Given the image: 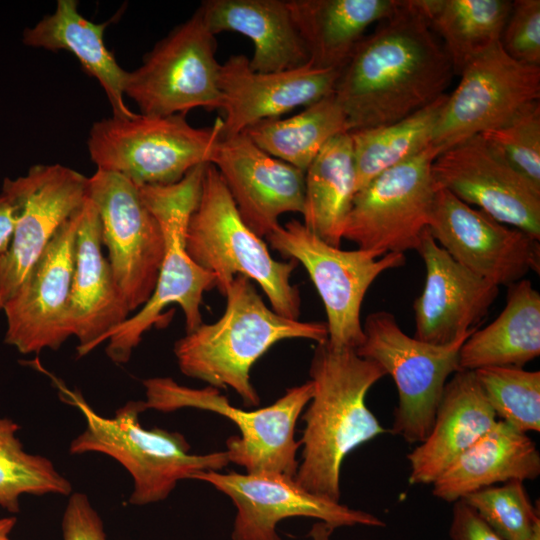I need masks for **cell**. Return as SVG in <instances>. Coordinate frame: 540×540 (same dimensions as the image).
I'll return each instance as SVG.
<instances>
[{
	"label": "cell",
	"mask_w": 540,
	"mask_h": 540,
	"mask_svg": "<svg viewBox=\"0 0 540 540\" xmlns=\"http://www.w3.org/2000/svg\"><path fill=\"white\" fill-rule=\"evenodd\" d=\"M88 197L99 213L115 282L129 311L141 309L155 290L164 256L159 221L138 186L118 173L97 169L89 177Z\"/></svg>",
	"instance_id": "4fadbf2b"
},
{
	"label": "cell",
	"mask_w": 540,
	"mask_h": 540,
	"mask_svg": "<svg viewBox=\"0 0 540 540\" xmlns=\"http://www.w3.org/2000/svg\"><path fill=\"white\" fill-rule=\"evenodd\" d=\"M355 191L349 132L332 138L305 171L303 224L326 243L340 247Z\"/></svg>",
	"instance_id": "f546056e"
},
{
	"label": "cell",
	"mask_w": 540,
	"mask_h": 540,
	"mask_svg": "<svg viewBox=\"0 0 540 540\" xmlns=\"http://www.w3.org/2000/svg\"><path fill=\"white\" fill-rule=\"evenodd\" d=\"M333 531L334 529L331 526L324 522L317 521L312 525L308 536L311 540H332L331 536Z\"/></svg>",
	"instance_id": "b9f144b4"
},
{
	"label": "cell",
	"mask_w": 540,
	"mask_h": 540,
	"mask_svg": "<svg viewBox=\"0 0 540 540\" xmlns=\"http://www.w3.org/2000/svg\"><path fill=\"white\" fill-rule=\"evenodd\" d=\"M282 256L301 263L325 308L330 345L357 349L364 340L361 306L371 284L385 271L401 267L403 253L376 258L369 252L342 250L298 220L279 225L265 237Z\"/></svg>",
	"instance_id": "8fae6325"
},
{
	"label": "cell",
	"mask_w": 540,
	"mask_h": 540,
	"mask_svg": "<svg viewBox=\"0 0 540 540\" xmlns=\"http://www.w3.org/2000/svg\"><path fill=\"white\" fill-rule=\"evenodd\" d=\"M98 210L88 197L77 231L75 266L68 304V325L78 339V356H85L129 317L108 259L102 251Z\"/></svg>",
	"instance_id": "603a6c76"
},
{
	"label": "cell",
	"mask_w": 540,
	"mask_h": 540,
	"mask_svg": "<svg viewBox=\"0 0 540 540\" xmlns=\"http://www.w3.org/2000/svg\"><path fill=\"white\" fill-rule=\"evenodd\" d=\"M400 0H287L295 26L318 68L341 70L373 23L389 17Z\"/></svg>",
	"instance_id": "4316f807"
},
{
	"label": "cell",
	"mask_w": 540,
	"mask_h": 540,
	"mask_svg": "<svg viewBox=\"0 0 540 540\" xmlns=\"http://www.w3.org/2000/svg\"><path fill=\"white\" fill-rule=\"evenodd\" d=\"M440 153L430 144L356 192L343 239L376 258L417 250L430 222L438 188L431 166Z\"/></svg>",
	"instance_id": "7c38bea8"
},
{
	"label": "cell",
	"mask_w": 540,
	"mask_h": 540,
	"mask_svg": "<svg viewBox=\"0 0 540 540\" xmlns=\"http://www.w3.org/2000/svg\"><path fill=\"white\" fill-rule=\"evenodd\" d=\"M20 426L0 418V507L11 513L20 511L22 495L69 496L70 481L45 456L24 451L16 433Z\"/></svg>",
	"instance_id": "836d02e7"
},
{
	"label": "cell",
	"mask_w": 540,
	"mask_h": 540,
	"mask_svg": "<svg viewBox=\"0 0 540 540\" xmlns=\"http://www.w3.org/2000/svg\"><path fill=\"white\" fill-rule=\"evenodd\" d=\"M218 118L206 128L192 126L184 114H134L95 122L87 140L97 169L118 173L136 186L170 185L212 161L222 137Z\"/></svg>",
	"instance_id": "ba28073f"
},
{
	"label": "cell",
	"mask_w": 540,
	"mask_h": 540,
	"mask_svg": "<svg viewBox=\"0 0 540 540\" xmlns=\"http://www.w3.org/2000/svg\"><path fill=\"white\" fill-rule=\"evenodd\" d=\"M417 251L425 265L426 279L413 305V337L445 345L472 334L495 302L499 287L456 262L428 229Z\"/></svg>",
	"instance_id": "44dd1931"
},
{
	"label": "cell",
	"mask_w": 540,
	"mask_h": 540,
	"mask_svg": "<svg viewBox=\"0 0 540 540\" xmlns=\"http://www.w3.org/2000/svg\"><path fill=\"white\" fill-rule=\"evenodd\" d=\"M61 399L76 407L86 425L69 446L73 455L101 453L119 462L133 479L129 504L144 506L165 500L181 480L204 471H221L230 462L225 450L190 453L191 446L179 432L146 429L139 415L143 400L128 401L113 417L99 415L80 392L56 382Z\"/></svg>",
	"instance_id": "277c9868"
},
{
	"label": "cell",
	"mask_w": 540,
	"mask_h": 540,
	"mask_svg": "<svg viewBox=\"0 0 540 540\" xmlns=\"http://www.w3.org/2000/svg\"><path fill=\"white\" fill-rule=\"evenodd\" d=\"M217 42L197 9L146 54L143 63L126 71L124 95L141 114L166 116L192 109L222 110Z\"/></svg>",
	"instance_id": "30bf717a"
},
{
	"label": "cell",
	"mask_w": 540,
	"mask_h": 540,
	"mask_svg": "<svg viewBox=\"0 0 540 540\" xmlns=\"http://www.w3.org/2000/svg\"><path fill=\"white\" fill-rule=\"evenodd\" d=\"M453 75L443 45L414 0H400L359 42L333 93L354 131L392 124L423 109L445 94Z\"/></svg>",
	"instance_id": "6da1fadb"
},
{
	"label": "cell",
	"mask_w": 540,
	"mask_h": 540,
	"mask_svg": "<svg viewBox=\"0 0 540 540\" xmlns=\"http://www.w3.org/2000/svg\"><path fill=\"white\" fill-rule=\"evenodd\" d=\"M111 20L94 23L80 14L76 0H58L54 13L25 29L23 43L50 51L71 52L85 72L104 89L113 117L129 118L135 113L124 100L126 71L104 43V31Z\"/></svg>",
	"instance_id": "83f0119b"
},
{
	"label": "cell",
	"mask_w": 540,
	"mask_h": 540,
	"mask_svg": "<svg viewBox=\"0 0 540 540\" xmlns=\"http://www.w3.org/2000/svg\"><path fill=\"white\" fill-rule=\"evenodd\" d=\"M520 175L540 190V101L510 122L480 134Z\"/></svg>",
	"instance_id": "8d00e7d4"
},
{
	"label": "cell",
	"mask_w": 540,
	"mask_h": 540,
	"mask_svg": "<svg viewBox=\"0 0 540 540\" xmlns=\"http://www.w3.org/2000/svg\"><path fill=\"white\" fill-rule=\"evenodd\" d=\"M206 165L195 167L174 184L138 187L145 204L159 221L165 248L151 298L108 336L105 351L117 364L129 361L143 335L159 323L163 309L170 304L182 309L186 332L203 323L200 310L203 294L216 287V278L191 259L186 250L185 233L200 196Z\"/></svg>",
	"instance_id": "8992f818"
},
{
	"label": "cell",
	"mask_w": 540,
	"mask_h": 540,
	"mask_svg": "<svg viewBox=\"0 0 540 540\" xmlns=\"http://www.w3.org/2000/svg\"><path fill=\"white\" fill-rule=\"evenodd\" d=\"M313 394L302 414L301 461L294 476L303 489L340 502L346 456L387 432L367 407L370 388L386 373L355 349L317 343L309 368Z\"/></svg>",
	"instance_id": "7a4b0ae2"
},
{
	"label": "cell",
	"mask_w": 540,
	"mask_h": 540,
	"mask_svg": "<svg viewBox=\"0 0 540 540\" xmlns=\"http://www.w3.org/2000/svg\"><path fill=\"white\" fill-rule=\"evenodd\" d=\"M437 187L540 240V190L479 134L441 152L431 166Z\"/></svg>",
	"instance_id": "d6986e66"
},
{
	"label": "cell",
	"mask_w": 540,
	"mask_h": 540,
	"mask_svg": "<svg viewBox=\"0 0 540 540\" xmlns=\"http://www.w3.org/2000/svg\"><path fill=\"white\" fill-rule=\"evenodd\" d=\"M61 528L63 540H107L102 519L81 492L68 496Z\"/></svg>",
	"instance_id": "f35d334b"
},
{
	"label": "cell",
	"mask_w": 540,
	"mask_h": 540,
	"mask_svg": "<svg viewBox=\"0 0 540 540\" xmlns=\"http://www.w3.org/2000/svg\"><path fill=\"white\" fill-rule=\"evenodd\" d=\"M445 93L423 109L392 124L350 131L355 191L427 148L447 101Z\"/></svg>",
	"instance_id": "d6a6232c"
},
{
	"label": "cell",
	"mask_w": 540,
	"mask_h": 540,
	"mask_svg": "<svg viewBox=\"0 0 540 540\" xmlns=\"http://www.w3.org/2000/svg\"><path fill=\"white\" fill-rule=\"evenodd\" d=\"M349 131L348 118L332 92L292 117L262 120L242 133L269 155L305 172L332 138Z\"/></svg>",
	"instance_id": "1f68e13d"
},
{
	"label": "cell",
	"mask_w": 540,
	"mask_h": 540,
	"mask_svg": "<svg viewBox=\"0 0 540 540\" xmlns=\"http://www.w3.org/2000/svg\"><path fill=\"white\" fill-rule=\"evenodd\" d=\"M449 535L452 540H504L463 500L453 503Z\"/></svg>",
	"instance_id": "ab89813d"
},
{
	"label": "cell",
	"mask_w": 540,
	"mask_h": 540,
	"mask_svg": "<svg viewBox=\"0 0 540 540\" xmlns=\"http://www.w3.org/2000/svg\"><path fill=\"white\" fill-rule=\"evenodd\" d=\"M211 164L246 226L263 238L285 213H303L305 172L259 148L245 134L221 137Z\"/></svg>",
	"instance_id": "ffe728a7"
},
{
	"label": "cell",
	"mask_w": 540,
	"mask_h": 540,
	"mask_svg": "<svg viewBox=\"0 0 540 540\" xmlns=\"http://www.w3.org/2000/svg\"><path fill=\"white\" fill-rule=\"evenodd\" d=\"M540 355V294L528 279L508 286L506 305L488 326L475 330L459 352L460 370L523 367Z\"/></svg>",
	"instance_id": "f1b7e54d"
},
{
	"label": "cell",
	"mask_w": 540,
	"mask_h": 540,
	"mask_svg": "<svg viewBox=\"0 0 540 540\" xmlns=\"http://www.w3.org/2000/svg\"><path fill=\"white\" fill-rule=\"evenodd\" d=\"M452 63L454 74L499 43L509 0H414Z\"/></svg>",
	"instance_id": "4dcf8cb0"
},
{
	"label": "cell",
	"mask_w": 540,
	"mask_h": 540,
	"mask_svg": "<svg viewBox=\"0 0 540 540\" xmlns=\"http://www.w3.org/2000/svg\"><path fill=\"white\" fill-rule=\"evenodd\" d=\"M89 178L61 164H37L3 181L14 207V231L0 257V310L41 257L59 228L88 198Z\"/></svg>",
	"instance_id": "5bb4252c"
},
{
	"label": "cell",
	"mask_w": 540,
	"mask_h": 540,
	"mask_svg": "<svg viewBox=\"0 0 540 540\" xmlns=\"http://www.w3.org/2000/svg\"><path fill=\"white\" fill-rule=\"evenodd\" d=\"M504 540H529L540 527L538 510L524 482L511 480L462 498Z\"/></svg>",
	"instance_id": "d590c367"
},
{
	"label": "cell",
	"mask_w": 540,
	"mask_h": 540,
	"mask_svg": "<svg viewBox=\"0 0 540 540\" xmlns=\"http://www.w3.org/2000/svg\"><path fill=\"white\" fill-rule=\"evenodd\" d=\"M226 308L214 323L186 332L173 348L180 371L217 389H233L247 407L260 397L250 370L274 344L293 338L328 339L324 322L290 319L268 307L253 282L237 275L226 293Z\"/></svg>",
	"instance_id": "3957f363"
},
{
	"label": "cell",
	"mask_w": 540,
	"mask_h": 540,
	"mask_svg": "<svg viewBox=\"0 0 540 540\" xmlns=\"http://www.w3.org/2000/svg\"><path fill=\"white\" fill-rule=\"evenodd\" d=\"M192 479L212 485L232 500L236 508L232 540H281L277 526L292 517L316 519L334 530L386 526L381 518L308 492L283 474L210 470Z\"/></svg>",
	"instance_id": "2e32d148"
},
{
	"label": "cell",
	"mask_w": 540,
	"mask_h": 540,
	"mask_svg": "<svg viewBox=\"0 0 540 540\" xmlns=\"http://www.w3.org/2000/svg\"><path fill=\"white\" fill-rule=\"evenodd\" d=\"M473 371L448 380L427 437L408 455V482L432 484L497 421Z\"/></svg>",
	"instance_id": "cb8c5ba5"
},
{
	"label": "cell",
	"mask_w": 540,
	"mask_h": 540,
	"mask_svg": "<svg viewBox=\"0 0 540 540\" xmlns=\"http://www.w3.org/2000/svg\"><path fill=\"white\" fill-rule=\"evenodd\" d=\"M363 333L357 354L379 364L397 388L391 432L410 444L421 443L431 430L449 377L460 371V348L471 334L450 344L426 343L408 336L387 311L369 314Z\"/></svg>",
	"instance_id": "9c48e42d"
},
{
	"label": "cell",
	"mask_w": 540,
	"mask_h": 540,
	"mask_svg": "<svg viewBox=\"0 0 540 540\" xmlns=\"http://www.w3.org/2000/svg\"><path fill=\"white\" fill-rule=\"evenodd\" d=\"M499 43L514 60L540 66L539 0L512 1Z\"/></svg>",
	"instance_id": "74e56055"
},
{
	"label": "cell",
	"mask_w": 540,
	"mask_h": 540,
	"mask_svg": "<svg viewBox=\"0 0 540 540\" xmlns=\"http://www.w3.org/2000/svg\"><path fill=\"white\" fill-rule=\"evenodd\" d=\"M529 540H540V527L536 529V531Z\"/></svg>",
	"instance_id": "ee69618b"
},
{
	"label": "cell",
	"mask_w": 540,
	"mask_h": 540,
	"mask_svg": "<svg viewBox=\"0 0 540 540\" xmlns=\"http://www.w3.org/2000/svg\"><path fill=\"white\" fill-rule=\"evenodd\" d=\"M191 259L216 278L223 296L237 275L255 281L271 308L281 316L299 319L301 297L290 277L298 262L277 261L266 243L243 222L216 167L205 166L201 192L185 233Z\"/></svg>",
	"instance_id": "5b68a950"
},
{
	"label": "cell",
	"mask_w": 540,
	"mask_h": 540,
	"mask_svg": "<svg viewBox=\"0 0 540 540\" xmlns=\"http://www.w3.org/2000/svg\"><path fill=\"white\" fill-rule=\"evenodd\" d=\"M82 213L83 208L59 228L2 308L7 320L4 342L22 354L58 350L72 336L68 304Z\"/></svg>",
	"instance_id": "ac0fdd59"
},
{
	"label": "cell",
	"mask_w": 540,
	"mask_h": 540,
	"mask_svg": "<svg viewBox=\"0 0 540 540\" xmlns=\"http://www.w3.org/2000/svg\"><path fill=\"white\" fill-rule=\"evenodd\" d=\"M14 207L7 195L0 194V257L7 251L14 231Z\"/></svg>",
	"instance_id": "60d3db41"
},
{
	"label": "cell",
	"mask_w": 540,
	"mask_h": 540,
	"mask_svg": "<svg viewBox=\"0 0 540 540\" xmlns=\"http://www.w3.org/2000/svg\"><path fill=\"white\" fill-rule=\"evenodd\" d=\"M540 453L527 433L502 420L466 449L432 485V494L454 503L478 490L511 480H535Z\"/></svg>",
	"instance_id": "484cf974"
},
{
	"label": "cell",
	"mask_w": 540,
	"mask_h": 540,
	"mask_svg": "<svg viewBox=\"0 0 540 540\" xmlns=\"http://www.w3.org/2000/svg\"><path fill=\"white\" fill-rule=\"evenodd\" d=\"M198 10L214 35L233 31L252 41L254 71L292 70L310 62L287 0H206Z\"/></svg>",
	"instance_id": "d4e9b609"
},
{
	"label": "cell",
	"mask_w": 540,
	"mask_h": 540,
	"mask_svg": "<svg viewBox=\"0 0 540 540\" xmlns=\"http://www.w3.org/2000/svg\"><path fill=\"white\" fill-rule=\"evenodd\" d=\"M436 124L431 145L440 152L497 129L540 99V66L523 64L495 44L459 75Z\"/></svg>",
	"instance_id": "9a60e30c"
},
{
	"label": "cell",
	"mask_w": 540,
	"mask_h": 540,
	"mask_svg": "<svg viewBox=\"0 0 540 540\" xmlns=\"http://www.w3.org/2000/svg\"><path fill=\"white\" fill-rule=\"evenodd\" d=\"M473 372L499 420L523 433L540 431L539 371L491 366Z\"/></svg>",
	"instance_id": "e575fe53"
},
{
	"label": "cell",
	"mask_w": 540,
	"mask_h": 540,
	"mask_svg": "<svg viewBox=\"0 0 540 540\" xmlns=\"http://www.w3.org/2000/svg\"><path fill=\"white\" fill-rule=\"evenodd\" d=\"M142 384L145 410L168 413L193 408L231 420L240 435L226 441L225 451L230 463L243 467L247 473H278L294 478L300 448V441L295 439V427L313 394L310 380L288 388L273 404L255 410L231 405L219 389L209 385L191 388L170 377L149 378Z\"/></svg>",
	"instance_id": "52a82bcc"
},
{
	"label": "cell",
	"mask_w": 540,
	"mask_h": 540,
	"mask_svg": "<svg viewBox=\"0 0 540 540\" xmlns=\"http://www.w3.org/2000/svg\"><path fill=\"white\" fill-rule=\"evenodd\" d=\"M339 72L310 62L292 70L257 72L246 56H230L220 65L218 79L225 114L222 137L240 134L259 121L324 98L333 92Z\"/></svg>",
	"instance_id": "7402d4cb"
},
{
	"label": "cell",
	"mask_w": 540,
	"mask_h": 540,
	"mask_svg": "<svg viewBox=\"0 0 540 540\" xmlns=\"http://www.w3.org/2000/svg\"><path fill=\"white\" fill-rule=\"evenodd\" d=\"M17 523L15 516L0 518V540H11L9 534Z\"/></svg>",
	"instance_id": "7bdbcfd3"
},
{
	"label": "cell",
	"mask_w": 540,
	"mask_h": 540,
	"mask_svg": "<svg viewBox=\"0 0 540 540\" xmlns=\"http://www.w3.org/2000/svg\"><path fill=\"white\" fill-rule=\"evenodd\" d=\"M428 231L456 262L498 287L540 271L539 239L495 220L444 188H437Z\"/></svg>",
	"instance_id": "e0dca14e"
}]
</instances>
